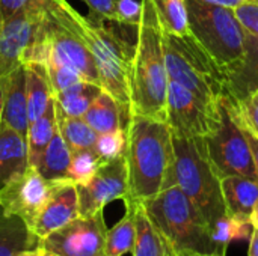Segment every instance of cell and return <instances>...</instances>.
Wrapping results in <instances>:
<instances>
[{
  "label": "cell",
  "mask_w": 258,
  "mask_h": 256,
  "mask_svg": "<svg viewBox=\"0 0 258 256\" xmlns=\"http://www.w3.org/2000/svg\"><path fill=\"white\" fill-rule=\"evenodd\" d=\"M18 256H41V252H39V247L38 249H33V250H27V252H23Z\"/></svg>",
  "instance_id": "43"
},
{
  "label": "cell",
  "mask_w": 258,
  "mask_h": 256,
  "mask_svg": "<svg viewBox=\"0 0 258 256\" xmlns=\"http://www.w3.org/2000/svg\"><path fill=\"white\" fill-rule=\"evenodd\" d=\"M234 104V103H233ZM234 110H236V116H237V121L242 127V131L248 140V145H249V149H251V154H252V160H254V166H255V172H257V180H258V134L252 130V127L246 122V119L242 116L239 107L234 104Z\"/></svg>",
  "instance_id": "37"
},
{
  "label": "cell",
  "mask_w": 258,
  "mask_h": 256,
  "mask_svg": "<svg viewBox=\"0 0 258 256\" xmlns=\"http://www.w3.org/2000/svg\"><path fill=\"white\" fill-rule=\"evenodd\" d=\"M248 256H258V229H254L251 234Z\"/></svg>",
  "instance_id": "41"
},
{
  "label": "cell",
  "mask_w": 258,
  "mask_h": 256,
  "mask_svg": "<svg viewBox=\"0 0 258 256\" xmlns=\"http://www.w3.org/2000/svg\"><path fill=\"white\" fill-rule=\"evenodd\" d=\"M163 53L169 80L194 91L206 100L227 97L225 71L213 60L192 33L163 32Z\"/></svg>",
  "instance_id": "6"
},
{
  "label": "cell",
  "mask_w": 258,
  "mask_h": 256,
  "mask_svg": "<svg viewBox=\"0 0 258 256\" xmlns=\"http://www.w3.org/2000/svg\"><path fill=\"white\" fill-rule=\"evenodd\" d=\"M125 214L122 219L107 229L104 256H124L132 253L135 237H136V223H135V202L125 201Z\"/></svg>",
  "instance_id": "26"
},
{
  "label": "cell",
  "mask_w": 258,
  "mask_h": 256,
  "mask_svg": "<svg viewBox=\"0 0 258 256\" xmlns=\"http://www.w3.org/2000/svg\"><path fill=\"white\" fill-rule=\"evenodd\" d=\"M168 86L162 27L153 0H142V18L136 29L130 72V116L166 121Z\"/></svg>",
  "instance_id": "2"
},
{
  "label": "cell",
  "mask_w": 258,
  "mask_h": 256,
  "mask_svg": "<svg viewBox=\"0 0 258 256\" xmlns=\"http://www.w3.org/2000/svg\"><path fill=\"white\" fill-rule=\"evenodd\" d=\"M24 69L27 84V112L30 125L45 113L47 107L54 100V94L45 63H24Z\"/></svg>",
  "instance_id": "20"
},
{
  "label": "cell",
  "mask_w": 258,
  "mask_h": 256,
  "mask_svg": "<svg viewBox=\"0 0 258 256\" xmlns=\"http://www.w3.org/2000/svg\"><path fill=\"white\" fill-rule=\"evenodd\" d=\"M73 151L62 137L60 131L56 130L51 142L45 148L39 163L36 164L38 172L50 183L68 180V167Z\"/></svg>",
  "instance_id": "23"
},
{
  "label": "cell",
  "mask_w": 258,
  "mask_h": 256,
  "mask_svg": "<svg viewBox=\"0 0 258 256\" xmlns=\"http://www.w3.org/2000/svg\"><path fill=\"white\" fill-rule=\"evenodd\" d=\"M29 166L27 140L0 122V190Z\"/></svg>",
  "instance_id": "17"
},
{
  "label": "cell",
  "mask_w": 258,
  "mask_h": 256,
  "mask_svg": "<svg viewBox=\"0 0 258 256\" xmlns=\"http://www.w3.org/2000/svg\"><path fill=\"white\" fill-rule=\"evenodd\" d=\"M221 98L206 100L186 86L169 80L166 101V122L172 136L206 139L219 124Z\"/></svg>",
  "instance_id": "9"
},
{
  "label": "cell",
  "mask_w": 258,
  "mask_h": 256,
  "mask_svg": "<svg viewBox=\"0 0 258 256\" xmlns=\"http://www.w3.org/2000/svg\"><path fill=\"white\" fill-rule=\"evenodd\" d=\"M56 130H57V121H56V106H54V100H53L50 103V106L47 107L45 113L29 125L27 151H29V164L30 166L36 167L45 148L51 142Z\"/></svg>",
  "instance_id": "25"
},
{
  "label": "cell",
  "mask_w": 258,
  "mask_h": 256,
  "mask_svg": "<svg viewBox=\"0 0 258 256\" xmlns=\"http://www.w3.org/2000/svg\"><path fill=\"white\" fill-rule=\"evenodd\" d=\"M83 119L97 131V134L110 133L119 128H125L127 125L121 106L106 91H101L100 95L94 100Z\"/></svg>",
  "instance_id": "22"
},
{
  "label": "cell",
  "mask_w": 258,
  "mask_h": 256,
  "mask_svg": "<svg viewBox=\"0 0 258 256\" xmlns=\"http://www.w3.org/2000/svg\"><path fill=\"white\" fill-rule=\"evenodd\" d=\"M39 252H41V256H59V255L51 253V252H47V250H44V249H41V247H39Z\"/></svg>",
  "instance_id": "45"
},
{
  "label": "cell",
  "mask_w": 258,
  "mask_h": 256,
  "mask_svg": "<svg viewBox=\"0 0 258 256\" xmlns=\"http://www.w3.org/2000/svg\"><path fill=\"white\" fill-rule=\"evenodd\" d=\"M107 226L103 211L79 216L39 240V247L59 256H104Z\"/></svg>",
  "instance_id": "11"
},
{
  "label": "cell",
  "mask_w": 258,
  "mask_h": 256,
  "mask_svg": "<svg viewBox=\"0 0 258 256\" xmlns=\"http://www.w3.org/2000/svg\"><path fill=\"white\" fill-rule=\"evenodd\" d=\"M153 3L163 32L175 35L190 33L186 0H153Z\"/></svg>",
  "instance_id": "29"
},
{
  "label": "cell",
  "mask_w": 258,
  "mask_h": 256,
  "mask_svg": "<svg viewBox=\"0 0 258 256\" xmlns=\"http://www.w3.org/2000/svg\"><path fill=\"white\" fill-rule=\"evenodd\" d=\"M142 204L175 252L221 250L212 240L210 223L175 183Z\"/></svg>",
  "instance_id": "4"
},
{
  "label": "cell",
  "mask_w": 258,
  "mask_h": 256,
  "mask_svg": "<svg viewBox=\"0 0 258 256\" xmlns=\"http://www.w3.org/2000/svg\"><path fill=\"white\" fill-rule=\"evenodd\" d=\"M125 134L128 196L124 202H145L175 183L172 131L166 121L132 115Z\"/></svg>",
  "instance_id": "1"
},
{
  "label": "cell",
  "mask_w": 258,
  "mask_h": 256,
  "mask_svg": "<svg viewBox=\"0 0 258 256\" xmlns=\"http://www.w3.org/2000/svg\"><path fill=\"white\" fill-rule=\"evenodd\" d=\"M47 0H0V23L29 8H44Z\"/></svg>",
  "instance_id": "36"
},
{
  "label": "cell",
  "mask_w": 258,
  "mask_h": 256,
  "mask_svg": "<svg viewBox=\"0 0 258 256\" xmlns=\"http://www.w3.org/2000/svg\"><path fill=\"white\" fill-rule=\"evenodd\" d=\"M125 143H127L125 128H119L110 133L98 134L94 149L103 158V161H110L124 155Z\"/></svg>",
  "instance_id": "32"
},
{
  "label": "cell",
  "mask_w": 258,
  "mask_h": 256,
  "mask_svg": "<svg viewBox=\"0 0 258 256\" xmlns=\"http://www.w3.org/2000/svg\"><path fill=\"white\" fill-rule=\"evenodd\" d=\"M249 220H251V223H252L254 229H258V201H257V204H255V207H254V210H252V213H251Z\"/></svg>",
  "instance_id": "42"
},
{
  "label": "cell",
  "mask_w": 258,
  "mask_h": 256,
  "mask_svg": "<svg viewBox=\"0 0 258 256\" xmlns=\"http://www.w3.org/2000/svg\"><path fill=\"white\" fill-rule=\"evenodd\" d=\"M77 29L88 44L95 60L100 86L109 92L121 106L125 122L130 116V72L135 45L132 47L109 21L83 17L76 9L73 12ZM127 127V125H125Z\"/></svg>",
  "instance_id": "3"
},
{
  "label": "cell",
  "mask_w": 258,
  "mask_h": 256,
  "mask_svg": "<svg viewBox=\"0 0 258 256\" xmlns=\"http://www.w3.org/2000/svg\"><path fill=\"white\" fill-rule=\"evenodd\" d=\"M174 180L195 207L212 225L227 214L222 198L221 177L218 175L204 139L172 136Z\"/></svg>",
  "instance_id": "5"
},
{
  "label": "cell",
  "mask_w": 258,
  "mask_h": 256,
  "mask_svg": "<svg viewBox=\"0 0 258 256\" xmlns=\"http://www.w3.org/2000/svg\"><path fill=\"white\" fill-rule=\"evenodd\" d=\"M227 252L215 250V252H198V250H181L177 252V256H225Z\"/></svg>",
  "instance_id": "39"
},
{
  "label": "cell",
  "mask_w": 258,
  "mask_h": 256,
  "mask_svg": "<svg viewBox=\"0 0 258 256\" xmlns=\"http://www.w3.org/2000/svg\"><path fill=\"white\" fill-rule=\"evenodd\" d=\"M236 11V15L237 18L240 20L242 26L254 33V35H258V3L257 2H246L243 5H240L239 8L234 9Z\"/></svg>",
  "instance_id": "35"
},
{
  "label": "cell",
  "mask_w": 258,
  "mask_h": 256,
  "mask_svg": "<svg viewBox=\"0 0 258 256\" xmlns=\"http://www.w3.org/2000/svg\"><path fill=\"white\" fill-rule=\"evenodd\" d=\"M175 256H177V255H175Z\"/></svg>",
  "instance_id": "47"
},
{
  "label": "cell",
  "mask_w": 258,
  "mask_h": 256,
  "mask_svg": "<svg viewBox=\"0 0 258 256\" xmlns=\"http://www.w3.org/2000/svg\"><path fill=\"white\" fill-rule=\"evenodd\" d=\"M221 189L227 214L249 219L258 201V181L240 175H228L221 178Z\"/></svg>",
  "instance_id": "19"
},
{
  "label": "cell",
  "mask_w": 258,
  "mask_h": 256,
  "mask_svg": "<svg viewBox=\"0 0 258 256\" xmlns=\"http://www.w3.org/2000/svg\"><path fill=\"white\" fill-rule=\"evenodd\" d=\"M39 247V238L17 216L8 214L0 207V256H18Z\"/></svg>",
  "instance_id": "21"
},
{
  "label": "cell",
  "mask_w": 258,
  "mask_h": 256,
  "mask_svg": "<svg viewBox=\"0 0 258 256\" xmlns=\"http://www.w3.org/2000/svg\"><path fill=\"white\" fill-rule=\"evenodd\" d=\"M2 112H3V91H2V83H0V122H2Z\"/></svg>",
  "instance_id": "44"
},
{
  "label": "cell",
  "mask_w": 258,
  "mask_h": 256,
  "mask_svg": "<svg viewBox=\"0 0 258 256\" xmlns=\"http://www.w3.org/2000/svg\"><path fill=\"white\" fill-rule=\"evenodd\" d=\"M103 163V158L94 148L73 151L68 167V180L76 186H85L92 180Z\"/></svg>",
  "instance_id": "30"
},
{
  "label": "cell",
  "mask_w": 258,
  "mask_h": 256,
  "mask_svg": "<svg viewBox=\"0 0 258 256\" xmlns=\"http://www.w3.org/2000/svg\"><path fill=\"white\" fill-rule=\"evenodd\" d=\"M54 183L47 181L36 167L29 166L24 174L0 190V207L5 213L20 217L32 228L39 211L48 201Z\"/></svg>",
  "instance_id": "12"
},
{
  "label": "cell",
  "mask_w": 258,
  "mask_h": 256,
  "mask_svg": "<svg viewBox=\"0 0 258 256\" xmlns=\"http://www.w3.org/2000/svg\"><path fill=\"white\" fill-rule=\"evenodd\" d=\"M189 29L203 48L224 69H230L245 56L246 29L233 8L186 0Z\"/></svg>",
  "instance_id": "7"
},
{
  "label": "cell",
  "mask_w": 258,
  "mask_h": 256,
  "mask_svg": "<svg viewBox=\"0 0 258 256\" xmlns=\"http://www.w3.org/2000/svg\"><path fill=\"white\" fill-rule=\"evenodd\" d=\"M86 6L89 8L91 18L115 23V2L116 0H83Z\"/></svg>",
  "instance_id": "34"
},
{
  "label": "cell",
  "mask_w": 258,
  "mask_h": 256,
  "mask_svg": "<svg viewBox=\"0 0 258 256\" xmlns=\"http://www.w3.org/2000/svg\"><path fill=\"white\" fill-rule=\"evenodd\" d=\"M103 88L97 83L82 80L57 94H54L56 107L67 116L83 118L89 106L100 95Z\"/></svg>",
  "instance_id": "24"
},
{
  "label": "cell",
  "mask_w": 258,
  "mask_h": 256,
  "mask_svg": "<svg viewBox=\"0 0 258 256\" xmlns=\"http://www.w3.org/2000/svg\"><path fill=\"white\" fill-rule=\"evenodd\" d=\"M227 97L240 103L258 92V35L246 30L245 56L240 62L225 71Z\"/></svg>",
  "instance_id": "16"
},
{
  "label": "cell",
  "mask_w": 258,
  "mask_h": 256,
  "mask_svg": "<svg viewBox=\"0 0 258 256\" xmlns=\"http://www.w3.org/2000/svg\"><path fill=\"white\" fill-rule=\"evenodd\" d=\"M115 23L119 26H130L138 29L142 18V0H116L115 2Z\"/></svg>",
  "instance_id": "33"
},
{
  "label": "cell",
  "mask_w": 258,
  "mask_h": 256,
  "mask_svg": "<svg viewBox=\"0 0 258 256\" xmlns=\"http://www.w3.org/2000/svg\"><path fill=\"white\" fill-rule=\"evenodd\" d=\"M45 35V14L42 8H29L0 23V78L8 77L24 65Z\"/></svg>",
  "instance_id": "10"
},
{
  "label": "cell",
  "mask_w": 258,
  "mask_h": 256,
  "mask_svg": "<svg viewBox=\"0 0 258 256\" xmlns=\"http://www.w3.org/2000/svg\"><path fill=\"white\" fill-rule=\"evenodd\" d=\"M56 121L57 130L60 131L62 137L65 139L71 151L89 149L95 146L98 134L83 118L67 116L56 107Z\"/></svg>",
  "instance_id": "28"
},
{
  "label": "cell",
  "mask_w": 258,
  "mask_h": 256,
  "mask_svg": "<svg viewBox=\"0 0 258 256\" xmlns=\"http://www.w3.org/2000/svg\"><path fill=\"white\" fill-rule=\"evenodd\" d=\"M3 91L2 124L15 130L27 140L29 112H27V84L24 65L18 66L8 77L0 78Z\"/></svg>",
  "instance_id": "15"
},
{
  "label": "cell",
  "mask_w": 258,
  "mask_h": 256,
  "mask_svg": "<svg viewBox=\"0 0 258 256\" xmlns=\"http://www.w3.org/2000/svg\"><path fill=\"white\" fill-rule=\"evenodd\" d=\"M135 223L136 237L133 244V256H175L163 232L148 216L142 202H135Z\"/></svg>",
  "instance_id": "18"
},
{
  "label": "cell",
  "mask_w": 258,
  "mask_h": 256,
  "mask_svg": "<svg viewBox=\"0 0 258 256\" xmlns=\"http://www.w3.org/2000/svg\"><path fill=\"white\" fill-rule=\"evenodd\" d=\"M204 140L209 157L221 178L240 175L258 181L248 140L237 121L234 104L228 97L221 98L219 124Z\"/></svg>",
  "instance_id": "8"
},
{
  "label": "cell",
  "mask_w": 258,
  "mask_h": 256,
  "mask_svg": "<svg viewBox=\"0 0 258 256\" xmlns=\"http://www.w3.org/2000/svg\"><path fill=\"white\" fill-rule=\"evenodd\" d=\"M206 3H212V5H219V6H227V8H239L240 5L249 2V0H203Z\"/></svg>",
  "instance_id": "40"
},
{
  "label": "cell",
  "mask_w": 258,
  "mask_h": 256,
  "mask_svg": "<svg viewBox=\"0 0 258 256\" xmlns=\"http://www.w3.org/2000/svg\"><path fill=\"white\" fill-rule=\"evenodd\" d=\"M254 226L249 219L225 214L210 225V235L215 246L227 252L228 246L234 241H245L251 238Z\"/></svg>",
  "instance_id": "27"
},
{
  "label": "cell",
  "mask_w": 258,
  "mask_h": 256,
  "mask_svg": "<svg viewBox=\"0 0 258 256\" xmlns=\"http://www.w3.org/2000/svg\"><path fill=\"white\" fill-rule=\"evenodd\" d=\"M77 193L80 216L95 214L113 201H124L128 196L125 155L104 161L88 184L77 186Z\"/></svg>",
  "instance_id": "13"
},
{
  "label": "cell",
  "mask_w": 258,
  "mask_h": 256,
  "mask_svg": "<svg viewBox=\"0 0 258 256\" xmlns=\"http://www.w3.org/2000/svg\"><path fill=\"white\" fill-rule=\"evenodd\" d=\"M242 116L246 119V122L252 127V130L258 134V92L251 95L249 98H246L245 101H240V103H234Z\"/></svg>",
  "instance_id": "38"
},
{
  "label": "cell",
  "mask_w": 258,
  "mask_h": 256,
  "mask_svg": "<svg viewBox=\"0 0 258 256\" xmlns=\"http://www.w3.org/2000/svg\"><path fill=\"white\" fill-rule=\"evenodd\" d=\"M80 216L77 186L70 181H57L53 186L51 195L38 217L35 219L30 231L39 240L45 238L56 229L68 225Z\"/></svg>",
  "instance_id": "14"
},
{
  "label": "cell",
  "mask_w": 258,
  "mask_h": 256,
  "mask_svg": "<svg viewBox=\"0 0 258 256\" xmlns=\"http://www.w3.org/2000/svg\"><path fill=\"white\" fill-rule=\"evenodd\" d=\"M45 66H47V72H48L50 83L53 88V94H57V92L85 80L82 77V74L73 65H70L60 56H57L51 48L48 51Z\"/></svg>",
  "instance_id": "31"
},
{
  "label": "cell",
  "mask_w": 258,
  "mask_h": 256,
  "mask_svg": "<svg viewBox=\"0 0 258 256\" xmlns=\"http://www.w3.org/2000/svg\"><path fill=\"white\" fill-rule=\"evenodd\" d=\"M252 2H257V3H258V0H252Z\"/></svg>",
  "instance_id": "46"
}]
</instances>
